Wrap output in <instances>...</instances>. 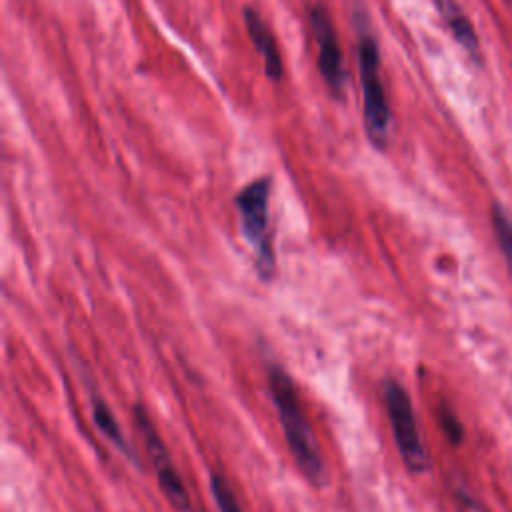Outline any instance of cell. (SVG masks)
I'll list each match as a JSON object with an SVG mask.
<instances>
[{"label":"cell","instance_id":"obj_1","mask_svg":"<svg viewBox=\"0 0 512 512\" xmlns=\"http://www.w3.org/2000/svg\"><path fill=\"white\" fill-rule=\"evenodd\" d=\"M268 372V390L270 400L276 406V414L280 420L282 434L286 438V446L302 472V476L316 488H324L328 484V468L316 434L306 418V412L300 404L298 390L290 374L278 366L270 364Z\"/></svg>","mask_w":512,"mask_h":512},{"label":"cell","instance_id":"obj_2","mask_svg":"<svg viewBox=\"0 0 512 512\" xmlns=\"http://www.w3.org/2000/svg\"><path fill=\"white\" fill-rule=\"evenodd\" d=\"M268 198L270 178H258L250 182L234 198V206L240 216V232L254 250V266L264 282H270L276 274V254L270 234Z\"/></svg>","mask_w":512,"mask_h":512},{"label":"cell","instance_id":"obj_3","mask_svg":"<svg viewBox=\"0 0 512 512\" xmlns=\"http://www.w3.org/2000/svg\"><path fill=\"white\" fill-rule=\"evenodd\" d=\"M358 70L362 86L364 128L376 148H384L390 130V106L380 80V54L374 36L358 26Z\"/></svg>","mask_w":512,"mask_h":512},{"label":"cell","instance_id":"obj_4","mask_svg":"<svg viewBox=\"0 0 512 512\" xmlns=\"http://www.w3.org/2000/svg\"><path fill=\"white\" fill-rule=\"evenodd\" d=\"M382 402L386 406V414L390 420V428L394 434L396 448L404 466L412 474H424L430 470V456L422 442L420 428L416 422V414L412 408L410 394L406 388L394 380L386 378L382 382Z\"/></svg>","mask_w":512,"mask_h":512},{"label":"cell","instance_id":"obj_5","mask_svg":"<svg viewBox=\"0 0 512 512\" xmlns=\"http://www.w3.org/2000/svg\"><path fill=\"white\" fill-rule=\"evenodd\" d=\"M134 420L142 434L144 448H146L148 460L154 468V474H156L162 494L166 496V500L170 502V506L176 512H192V500L186 490V484H184L182 476L178 474V468L174 466L172 456H170L154 420L150 418L148 410L142 404L134 406Z\"/></svg>","mask_w":512,"mask_h":512},{"label":"cell","instance_id":"obj_6","mask_svg":"<svg viewBox=\"0 0 512 512\" xmlns=\"http://www.w3.org/2000/svg\"><path fill=\"white\" fill-rule=\"evenodd\" d=\"M310 28L318 44V70L334 94H342L346 84V68L342 48L334 30V24L322 4L310 10Z\"/></svg>","mask_w":512,"mask_h":512},{"label":"cell","instance_id":"obj_7","mask_svg":"<svg viewBox=\"0 0 512 512\" xmlns=\"http://www.w3.org/2000/svg\"><path fill=\"white\" fill-rule=\"evenodd\" d=\"M242 14H244L248 36H250L254 48L260 52V56L264 60L266 76L270 80H280L284 70H282V58H280L278 44H276V38H274L272 30L268 28V24L262 20V16L254 8L244 6Z\"/></svg>","mask_w":512,"mask_h":512},{"label":"cell","instance_id":"obj_8","mask_svg":"<svg viewBox=\"0 0 512 512\" xmlns=\"http://www.w3.org/2000/svg\"><path fill=\"white\" fill-rule=\"evenodd\" d=\"M90 414H92V420H94V426L106 436V440H110L128 460L136 462L138 464V456H136V450L132 448V444L126 440L122 428H120V422L118 418L114 416V412L110 410L108 402L100 396V392L92 390L90 392Z\"/></svg>","mask_w":512,"mask_h":512},{"label":"cell","instance_id":"obj_9","mask_svg":"<svg viewBox=\"0 0 512 512\" xmlns=\"http://www.w3.org/2000/svg\"><path fill=\"white\" fill-rule=\"evenodd\" d=\"M442 20L446 22V26L450 28L452 36L456 38V42L476 60L480 58V44H478V36L470 24V20L466 18V14L462 12V8L458 6L456 0H434Z\"/></svg>","mask_w":512,"mask_h":512},{"label":"cell","instance_id":"obj_10","mask_svg":"<svg viewBox=\"0 0 512 512\" xmlns=\"http://www.w3.org/2000/svg\"><path fill=\"white\" fill-rule=\"evenodd\" d=\"M210 492H212L218 512H244V508H242L234 488L226 480V476L212 472L210 474Z\"/></svg>","mask_w":512,"mask_h":512},{"label":"cell","instance_id":"obj_11","mask_svg":"<svg viewBox=\"0 0 512 512\" xmlns=\"http://www.w3.org/2000/svg\"><path fill=\"white\" fill-rule=\"evenodd\" d=\"M492 228L498 240V246L502 250V256L508 262V268L512 270V218L506 214V210L498 204L492 206Z\"/></svg>","mask_w":512,"mask_h":512},{"label":"cell","instance_id":"obj_12","mask_svg":"<svg viewBox=\"0 0 512 512\" xmlns=\"http://www.w3.org/2000/svg\"><path fill=\"white\" fill-rule=\"evenodd\" d=\"M438 422H440V428H442L444 436L452 444H460L462 442L464 426H462L460 418L456 416V412L448 404H440V408H438Z\"/></svg>","mask_w":512,"mask_h":512}]
</instances>
